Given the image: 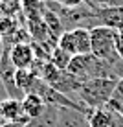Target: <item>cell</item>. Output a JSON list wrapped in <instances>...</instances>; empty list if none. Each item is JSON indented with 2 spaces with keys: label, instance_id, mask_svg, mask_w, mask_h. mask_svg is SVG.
<instances>
[{
  "label": "cell",
  "instance_id": "obj_1",
  "mask_svg": "<svg viewBox=\"0 0 123 127\" xmlns=\"http://www.w3.org/2000/svg\"><path fill=\"white\" fill-rule=\"evenodd\" d=\"M118 81L120 79H114V77H96V79H88L81 83V89L77 92L79 101L90 109L107 107L114 90H116Z\"/></svg>",
  "mask_w": 123,
  "mask_h": 127
},
{
  "label": "cell",
  "instance_id": "obj_2",
  "mask_svg": "<svg viewBox=\"0 0 123 127\" xmlns=\"http://www.w3.org/2000/svg\"><path fill=\"white\" fill-rule=\"evenodd\" d=\"M116 35L118 32L107 28V26H96L90 30L92 37V54L96 57H101L105 61H118L121 59L116 50Z\"/></svg>",
  "mask_w": 123,
  "mask_h": 127
},
{
  "label": "cell",
  "instance_id": "obj_3",
  "mask_svg": "<svg viewBox=\"0 0 123 127\" xmlns=\"http://www.w3.org/2000/svg\"><path fill=\"white\" fill-rule=\"evenodd\" d=\"M57 46L66 50L72 55H83V54H92V37L88 28H77L74 30H64L61 37L57 39Z\"/></svg>",
  "mask_w": 123,
  "mask_h": 127
},
{
  "label": "cell",
  "instance_id": "obj_4",
  "mask_svg": "<svg viewBox=\"0 0 123 127\" xmlns=\"http://www.w3.org/2000/svg\"><path fill=\"white\" fill-rule=\"evenodd\" d=\"M9 59L15 68H31L37 61L35 55V48L29 42H15L9 48Z\"/></svg>",
  "mask_w": 123,
  "mask_h": 127
},
{
  "label": "cell",
  "instance_id": "obj_5",
  "mask_svg": "<svg viewBox=\"0 0 123 127\" xmlns=\"http://www.w3.org/2000/svg\"><path fill=\"white\" fill-rule=\"evenodd\" d=\"M99 26H107L114 32H123V7L121 6H96Z\"/></svg>",
  "mask_w": 123,
  "mask_h": 127
},
{
  "label": "cell",
  "instance_id": "obj_6",
  "mask_svg": "<svg viewBox=\"0 0 123 127\" xmlns=\"http://www.w3.org/2000/svg\"><path fill=\"white\" fill-rule=\"evenodd\" d=\"M86 118H88L90 127H118L120 125V120H121V116L118 112H114L110 107L90 109Z\"/></svg>",
  "mask_w": 123,
  "mask_h": 127
},
{
  "label": "cell",
  "instance_id": "obj_7",
  "mask_svg": "<svg viewBox=\"0 0 123 127\" xmlns=\"http://www.w3.org/2000/svg\"><path fill=\"white\" fill-rule=\"evenodd\" d=\"M57 127H90V124H88V118H86V114L83 111L59 107Z\"/></svg>",
  "mask_w": 123,
  "mask_h": 127
},
{
  "label": "cell",
  "instance_id": "obj_8",
  "mask_svg": "<svg viewBox=\"0 0 123 127\" xmlns=\"http://www.w3.org/2000/svg\"><path fill=\"white\" fill-rule=\"evenodd\" d=\"M4 111V116L7 118L9 124H19V125H26L29 124V120L26 118L24 111H22V99H15V98H7L0 103Z\"/></svg>",
  "mask_w": 123,
  "mask_h": 127
},
{
  "label": "cell",
  "instance_id": "obj_9",
  "mask_svg": "<svg viewBox=\"0 0 123 127\" xmlns=\"http://www.w3.org/2000/svg\"><path fill=\"white\" fill-rule=\"evenodd\" d=\"M46 107L48 105L44 103V99H42L41 96L33 94V92L26 94L22 98V111H24V114L29 122L35 120V118H39V116H42V112L46 111Z\"/></svg>",
  "mask_w": 123,
  "mask_h": 127
},
{
  "label": "cell",
  "instance_id": "obj_10",
  "mask_svg": "<svg viewBox=\"0 0 123 127\" xmlns=\"http://www.w3.org/2000/svg\"><path fill=\"white\" fill-rule=\"evenodd\" d=\"M35 81H37V74H35L31 68H17L15 83H17V87H19L20 92L29 94L31 89H33V85H35Z\"/></svg>",
  "mask_w": 123,
  "mask_h": 127
},
{
  "label": "cell",
  "instance_id": "obj_11",
  "mask_svg": "<svg viewBox=\"0 0 123 127\" xmlns=\"http://www.w3.org/2000/svg\"><path fill=\"white\" fill-rule=\"evenodd\" d=\"M72 57L74 55L68 54L66 50H63V48H59V46H53V50H51V54H50V63H53L59 70H66Z\"/></svg>",
  "mask_w": 123,
  "mask_h": 127
},
{
  "label": "cell",
  "instance_id": "obj_12",
  "mask_svg": "<svg viewBox=\"0 0 123 127\" xmlns=\"http://www.w3.org/2000/svg\"><path fill=\"white\" fill-rule=\"evenodd\" d=\"M85 2H86V0H59V4H61L63 7H70V9H72V7L83 6Z\"/></svg>",
  "mask_w": 123,
  "mask_h": 127
},
{
  "label": "cell",
  "instance_id": "obj_13",
  "mask_svg": "<svg viewBox=\"0 0 123 127\" xmlns=\"http://www.w3.org/2000/svg\"><path fill=\"white\" fill-rule=\"evenodd\" d=\"M116 50H118V55L123 59V33L121 32H118L116 35Z\"/></svg>",
  "mask_w": 123,
  "mask_h": 127
},
{
  "label": "cell",
  "instance_id": "obj_14",
  "mask_svg": "<svg viewBox=\"0 0 123 127\" xmlns=\"http://www.w3.org/2000/svg\"><path fill=\"white\" fill-rule=\"evenodd\" d=\"M9 96H7V90H6V87H4V81H2V77H0V103L4 101V99H7Z\"/></svg>",
  "mask_w": 123,
  "mask_h": 127
},
{
  "label": "cell",
  "instance_id": "obj_15",
  "mask_svg": "<svg viewBox=\"0 0 123 127\" xmlns=\"http://www.w3.org/2000/svg\"><path fill=\"white\" fill-rule=\"evenodd\" d=\"M9 122H7V118L4 116V111H2V107H0V127H4V125H7Z\"/></svg>",
  "mask_w": 123,
  "mask_h": 127
},
{
  "label": "cell",
  "instance_id": "obj_16",
  "mask_svg": "<svg viewBox=\"0 0 123 127\" xmlns=\"http://www.w3.org/2000/svg\"><path fill=\"white\" fill-rule=\"evenodd\" d=\"M118 127H123V118H121V120H120V125H118Z\"/></svg>",
  "mask_w": 123,
  "mask_h": 127
}]
</instances>
